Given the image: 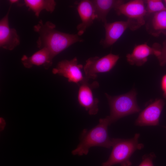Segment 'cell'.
<instances>
[{
  "label": "cell",
  "instance_id": "6da1fadb",
  "mask_svg": "<svg viewBox=\"0 0 166 166\" xmlns=\"http://www.w3.org/2000/svg\"><path fill=\"white\" fill-rule=\"evenodd\" d=\"M55 27L51 22L44 23L41 20L34 26V31L39 34L37 47L40 49H48L53 58L73 44L83 41L77 34L62 32L56 30Z\"/></svg>",
  "mask_w": 166,
  "mask_h": 166
},
{
  "label": "cell",
  "instance_id": "ffe728a7",
  "mask_svg": "<svg viewBox=\"0 0 166 166\" xmlns=\"http://www.w3.org/2000/svg\"><path fill=\"white\" fill-rule=\"evenodd\" d=\"M158 59L160 65H163L166 64V44L164 45V48L160 50V53L156 57Z\"/></svg>",
  "mask_w": 166,
  "mask_h": 166
},
{
  "label": "cell",
  "instance_id": "ba28073f",
  "mask_svg": "<svg viewBox=\"0 0 166 166\" xmlns=\"http://www.w3.org/2000/svg\"><path fill=\"white\" fill-rule=\"evenodd\" d=\"M86 80L79 86L77 100L79 105L84 108L91 115L97 114L99 111V101L93 95V89L99 86L98 83L95 81L90 84Z\"/></svg>",
  "mask_w": 166,
  "mask_h": 166
},
{
  "label": "cell",
  "instance_id": "cb8c5ba5",
  "mask_svg": "<svg viewBox=\"0 0 166 166\" xmlns=\"http://www.w3.org/2000/svg\"><path fill=\"white\" fill-rule=\"evenodd\" d=\"M164 2H165V3L166 4V0H165Z\"/></svg>",
  "mask_w": 166,
  "mask_h": 166
},
{
  "label": "cell",
  "instance_id": "52a82bcc",
  "mask_svg": "<svg viewBox=\"0 0 166 166\" xmlns=\"http://www.w3.org/2000/svg\"><path fill=\"white\" fill-rule=\"evenodd\" d=\"M104 26L105 37L101 43L105 47H109L115 43L127 29L129 28L134 30L140 27L136 22L129 19L126 21L107 22L104 23Z\"/></svg>",
  "mask_w": 166,
  "mask_h": 166
},
{
  "label": "cell",
  "instance_id": "44dd1931",
  "mask_svg": "<svg viewBox=\"0 0 166 166\" xmlns=\"http://www.w3.org/2000/svg\"><path fill=\"white\" fill-rule=\"evenodd\" d=\"M160 86L163 92V96L166 99V74L164 75L161 78Z\"/></svg>",
  "mask_w": 166,
  "mask_h": 166
},
{
  "label": "cell",
  "instance_id": "9a60e30c",
  "mask_svg": "<svg viewBox=\"0 0 166 166\" xmlns=\"http://www.w3.org/2000/svg\"><path fill=\"white\" fill-rule=\"evenodd\" d=\"M92 1L96 19L104 23L107 22L106 17L109 11L124 2L120 0H94Z\"/></svg>",
  "mask_w": 166,
  "mask_h": 166
},
{
  "label": "cell",
  "instance_id": "2e32d148",
  "mask_svg": "<svg viewBox=\"0 0 166 166\" xmlns=\"http://www.w3.org/2000/svg\"><path fill=\"white\" fill-rule=\"evenodd\" d=\"M24 2V4L32 10L37 17L44 10L52 13L56 5V2L53 0H25Z\"/></svg>",
  "mask_w": 166,
  "mask_h": 166
},
{
  "label": "cell",
  "instance_id": "5b68a950",
  "mask_svg": "<svg viewBox=\"0 0 166 166\" xmlns=\"http://www.w3.org/2000/svg\"><path fill=\"white\" fill-rule=\"evenodd\" d=\"M119 58L118 55L110 53L102 57H91L86 61L83 67L85 78L95 79L97 74L110 71L115 66Z\"/></svg>",
  "mask_w": 166,
  "mask_h": 166
},
{
  "label": "cell",
  "instance_id": "e0dca14e",
  "mask_svg": "<svg viewBox=\"0 0 166 166\" xmlns=\"http://www.w3.org/2000/svg\"><path fill=\"white\" fill-rule=\"evenodd\" d=\"M151 28L152 32L166 30V10L154 14L151 22Z\"/></svg>",
  "mask_w": 166,
  "mask_h": 166
},
{
  "label": "cell",
  "instance_id": "8fae6325",
  "mask_svg": "<svg viewBox=\"0 0 166 166\" xmlns=\"http://www.w3.org/2000/svg\"><path fill=\"white\" fill-rule=\"evenodd\" d=\"M11 6L6 14L0 21V46L9 50H13L20 43L16 30L10 28L9 25L8 17Z\"/></svg>",
  "mask_w": 166,
  "mask_h": 166
},
{
  "label": "cell",
  "instance_id": "277c9868",
  "mask_svg": "<svg viewBox=\"0 0 166 166\" xmlns=\"http://www.w3.org/2000/svg\"><path fill=\"white\" fill-rule=\"evenodd\" d=\"M110 109L107 116L110 124L127 116L139 112L140 109L137 105L136 93L133 89L128 93L112 96L105 93Z\"/></svg>",
  "mask_w": 166,
  "mask_h": 166
},
{
  "label": "cell",
  "instance_id": "d6986e66",
  "mask_svg": "<svg viewBox=\"0 0 166 166\" xmlns=\"http://www.w3.org/2000/svg\"><path fill=\"white\" fill-rule=\"evenodd\" d=\"M155 157V155L153 153L143 156L142 161L138 166H154L153 160Z\"/></svg>",
  "mask_w": 166,
  "mask_h": 166
},
{
  "label": "cell",
  "instance_id": "7c38bea8",
  "mask_svg": "<svg viewBox=\"0 0 166 166\" xmlns=\"http://www.w3.org/2000/svg\"><path fill=\"white\" fill-rule=\"evenodd\" d=\"M77 9L81 20V22L77 27V34L80 36L93 24L96 18L92 0L80 1L78 3Z\"/></svg>",
  "mask_w": 166,
  "mask_h": 166
},
{
  "label": "cell",
  "instance_id": "4fadbf2b",
  "mask_svg": "<svg viewBox=\"0 0 166 166\" xmlns=\"http://www.w3.org/2000/svg\"><path fill=\"white\" fill-rule=\"evenodd\" d=\"M159 50L156 47H151L146 43L138 45L134 47L131 53L127 54V60L131 65L142 66L147 61L149 56H156Z\"/></svg>",
  "mask_w": 166,
  "mask_h": 166
},
{
  "label": "cell",
  "instance_id": "603a6c76",
  "mask_svg": "<svg viewBox=\"0 0 166 166\" xmlns=\"http://www.w3.org/2000/svg\"><path fill=\"white\" fill-rule=\"evenodd\" d=\"M19 1L17 0H10L9 1V2L11 4L13 3H15L18 2Z\"/></svg>",
  "mask_w": 166,
  "mask_h": 166
},
{
  "label": "cell",
  "instance_id": "7402d4cb",
  "mask_svg": "<svg viewBox=\"0 0 166 166\" xmlns=\"http://www.w3.org/2000/svg\"><path fill=\"white\" fill-rule=\"evenodd\" d=\"M6 123L5 120L2 117L0 118V131H2L4 129Z\"/></svg>",
  "mask_w": 166,
  "mask_h": 166
},
{
  "label": "cell",
  "instance_id": "3957f363",
  "mask_svg": "<svg viewBox=\"0 0 166 166\" xmlns=\"http://www.w3.org/2000/svg\"><path fill=\"white\" fill-rule=\"evenodd\" d=\"M140 135L136 133L131 139L114 138L112 150L108 160L103 162L102 166H113L119 164L121 166H131L130 158L136 150H140L144 145L138 142Z\"/></svg>",
  "mask_w": 166,
  "mask_h": 166
},
{
  "label": "cell",
  "instance_id": "7a4b0ae2",
  "mask_svg": "<svg viewBox=\"0 0 166 166\" xmlns=\"http://www.w3.org/2000/svg\"><path fill=\"white\" fill-rule=\"evenodd\" d=\"M110 124L107 116L100 118L98 124L90 129H83L80 136L79 143L72 151V154L79 156L86 155L89 149L94 147H111L114 138H110L109 135L108 128Z\"/></svg>",
  "mask_w": 166,
  "mask_h": 166
},
{
  "label": "cell",
  "instance_id": "9c48e42d",
  "mask_svg": "<svg viewBox=\"0 0 166 166\" xmlns=\"http://www.w3.org/2000/svg\"><path fill=\"white\" fill-rule=\"evenodd\" d=\"M115 10L118 15L125 16L140 27L145 24L144 17L147 12L143 0H134L124 2Z\"/></svg>",
  "mask_w": 166,
  "mask_h": 166
},
{
  "label": "cell",
  "instance_id": "ac0fdd59",
  "mask_svg": "<svg viewBox=\"0 0 166 166\" xmlns=\"http://www.w3.org/2000/svg\"><path fill=\"white\" fill-rule=\"evenodd\" d=\"M146 3L147 13L155 14L166 10V7L160 0H148Z\"/></svg>",
  "mask_w": 166,
  "mask_h": 166
},
{
  "label": "cell",
  "instance_id": "30bf717a",
  "mask_svg": "<svg viewBox=\"0 0 166 166\" xmlns=\"http://www.w3.org/2000/svg\"><path fill=\"white\" fill-rule=\"evenodd\" d=\"M164 105L163 100L156 99L140 113L135 121V124L139 126L158 125Z\"/></svg>",
  "mask_w": 166,
  "mask_h": 166
},
{
  "label": "cell",
  "instance_id": "8992f818",
  "mask_svg": "<svg viewBox=\"0 0 166 166\" xmlns=\"http://www.w3.org/2000/svg\"><path fill=\"white\" fill-rule=\"evenodd\" d=\"M83 68V65L78 64L77 58L75 57L71 60H64L59 61L56 67L53 69L52 72L53 74H58L67 78L69 82L79 85L88 80L83 75L81 71Z\"/></svg>",
  "mask_w": 166,
  "mask_h": 166
},
{
  "label": "cell",
  "instance_id": "5bb4252c",
  "mask_svg": "<svg viewBox=\"0 0 166 166\" xmlns=\"http://www.w3.org/2000/svg\"><path fill=\"white\" fill-rule=\"evenodd\" d=\"M53 58L49 50L47 48H43L30 57L23 55L21 61L23 66L26 68H30L34 65H42L47 69L51 66Z\"/></svg>",
  "mask_w": 166,
  "mask_h": 166
}]
</instances>
